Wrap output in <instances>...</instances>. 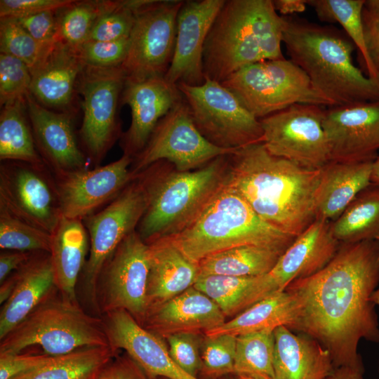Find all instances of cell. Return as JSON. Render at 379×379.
Listing matches in <instances>:
<instances>
[{
    "instance_id": "obj_1",
    "label": "cell",
    "mask_w": 379,
    "mask_h": 379,
    "mask_svg": "<svg viewBox=\"0 0 379 379\" xmlns=\"http://www.w3.org/2000/svg\"><path fill=\"white\" fill-rule=\"evenodd\" d=\"M379 286V241L340 244L331 260L313 275L285 288L294 305L288 328L318 341L334 368L363 364L361 340L379 343L370 298Z\"/></svg>"
},
{
    "instance_id": "obj_2",
    "label": "cell",
    "mask_w": 379,
    "mask_h": 379,
    "mask_svg": "<svg viewBox=\"0 0 379 379\" xmlns=\"http://www.w3.org/2000/svg\"><path fill=\"white\" fill-rule=\"evenodd\" d=\"M321 168L307 169L276 157L262 142L228 155L229 183L260 218L295 237L316 219Z\"/></svg>"
},
{
    "instance_id": "obj_3",
    "label": "cell",
    "mask_w": 379,
    "mask_h": 379,
    "mask_svg": "<svg viewBox=\"0 0 379 379\" xmlns=\"http://www.w3.org/2000/svg\"><path fill=\"white\" fill-rule=\"evenodd\" d=\"M283 18L282 43L289 60L332 106L379 100V80L365 76L355 66L356 46L345 33L294 15Z\"/></svg>"
},
{
    "instance_id": "obj_4",
    "label": "cell",
    "mask_w": 379,
    "mask_h": 379,
    "mask_svg": "<svg viewBox=\"0 0 379 379\" xmlns=\"http://www.w3.org/2000/svg\"><path fill=\"white\" fill-rule=\"evenodd\" d=\"M284 25L272 0H225L205 41V77L221 83L244 67L285 58Z\"/></svg>"
},
{
    "instance_id": "obj_5",
    "label": "cell",
    "mask_w": 379,
    "mask_h": 379,
    "mask_svg": "<svg viewBox=\"0 0 379 379\" xmlns=\"http://www.w3.org/2000/svg\"><path fill=\"white\" fill-rule=\"evenodd\" d=\"M228 155L185 172L160 161L147 168L150 173L137 175L148 198L138 231L146 244L177 234L194 222L226 181Z\"/></svg>"
},
{
    "instance_id": "obj_6",
    "label": "cell",
    "mask_w": 379,
    "mask_h": 379,
    "mask_svg": "<svg viewBox=\"0 0 379 379\" xmlns=\"http://www.w3.org/2000/svg\"><path fill=\"white\" fill-rule=\"evenodd\" d=\"M190 260L240 246H258L284 253L295 237L267 223L227 178L199 217L180 233L168 237Z\"/></svg>"
},
{
    "instance_id": "obj_7",
    "label": "cell",
    "mask_w": 379,
    "mask_h": 379,
    "mask_svg": "<svg viewBox=\"0 0 379 379\" xmlns=\"http://www.w3.org/2000/svg\"><path fill=\"white\" fill-rule=\"evenodd\" d=\"M35 345L53 357L83 347L110 346L102 317L62 297L58 289L0 340V354L18 353Z\"/></svg>"
},
{
    "instance_id": "obj_8",
    "label": "cell",
    "mask_w": 379,
    "mask_h": 379,
    "mask_svg": "<svg viewBox=\"0 0 379 379\" xmlns=\"http://www.w3.org/2000/svg\"><path fill=\"white\" fill-rule=\"evenodd\" d=\"M221 84L258 119L295 104L332 106L314 88L305 72L285 58L244 67Z\"/></svg>"
},
{
    "instance_id": "obj_9",
    "label": "cell",
    "mask_w": 379,
    "mask_h": 379,
    "mask_svg": "<svg viewBox=\"0 0 379 379\" xmlns=\"http://www.w3.org/2000/svg\"><path fill=\"white\" fill-rule=\"evenodd\" d=\"M147 205V192L136 176L109 206L83 220L88 231L90 249L79 279L78 293L91 314L101 317L97 303V285L102 267L124 238L135 230Z\"/></svg>"
},
{
    "instance_id": "obj_10",
    "label": "cell",
    "mask_w": 379,
    "mask_h": 379,
    "mask_svg": "<svg viewBox=\"0 0 379 379\" xmlns=\"http://www.w3.org/2000/svg\"><path fill=\"white\" fill-rule=\"evenodd\" d=\"M177 86L197 128L213 145L237 149L262 142L260 120L220 82L206 78L199 86L180 83Z\"/></svg>"
},
{
    "instance_id": "obj_11",
    "label": "cell",
    "mask_w": 379,
    "mask_h": 379,
    "mask_svg": "<svg viewBox=\"0 0 379 379\" xmlns=\"http://www.w3.org/2000/svg\"><path fill=\"white\" fill-rule=\"evenodd\" d=\"M183 2L147 0L138 8L121 66L126 80L164 77L173 56L177 18Z\"/></svg>"
},
{
    "instance_id": "obj_12",
    "label": "cell",
    "mask_w": 379,
    "mask_h": 379,
    "mask_svg": "<svg viewBox=\"0 0 379 379\" xmlns=\"http://www.w3.org/2000/svg\"><path fill=\"white\" fill-rule=\"evenodd\" d=\"M321 106L295 104L259 119L267 151L301 167L317 170L331 161Z\"/></svg>"
},
{
    "instance_id": "obj_13",
    "label": "cell",
    "mask_w": 379,
    "mask_h": 379,
    "mask_svg": "<svg viewBox=\"0 0 379 379\" xmlns=\"http://www.w3.org/2000/svg\"><path fill=\"white\" fill-rule=\"evenodd\" d=\"M235 150L208 142L194 125L183 98L159 121L145 148L134 157L132 172L137 176L160 161H168L178 171H191Z\"/></svg>"
},
{
    "instance_id": "obj_14",
    "label": "cell",
    "mask_w": 379,
    "mask_h": 379,
    "mask_svg": "<svg viewBox=\"0 0 379 379\" xmlns=\"http://www.w3.org/2000/svg\"><path fill=\"white\" fill-rule=\"evenodd\" d=\"M148 246L135 230L102 268L97 285L100 316L124 310L141 325L147 311Z\"/></svg>"
},
{
    "instance_id": "obj_15",
    "label": "cell",
    "mask_w": 379,
    "mask_h": 379,
    "mask_svg": "<svg viewBox=\"0 0 379 379\" xmlns=\"http://www.w3.org/2000/svg\"><path fill=\"white\" fill-rule=\"evenodd\" d=\"M126 77L121 67L96 68L85 66L77 83L82 96V142L90 158L99 164L119 134L117 109Z\"/></svg>"
},
{
    "instance_id": "obj_16",
    "label": "cell",
    "mask_w": 379,
    "mask_h": 379,
    "mask_svg": "<svg viewBox=\"0 0 379 379\" xmlns=\"http://www.w3.org/2000/svg\"><path fill=\"white\" fill-rule=\"evenodd\" d=\"M42 168L43 164L4 161L0 168V206L52 234L62 215L56 185Z\"/></svg>"
},
{
    "instance_id": "obj_17",
    "label": "cell",
    "mask_w": 379,
    "mask_h": 379,
    "mask_svg": "<svg viewBox=\"0 0 379 379\" xmlns=\"http://www.w3.org/2000/svg\"><path fill=\"white\" fill-rule=\"evenodd\" d=\"M124 154L107 165L58 174L55 182L62 215L83 220L101 205L115 199L135 178Z\"/></svg>"
},
{
    "instance_id": "obj_18",
    "label": "cell",
    "mask_w": 379,
    "mask_h": 379,
    "mask_svg": "<svg viewBox=\"0 0 379 379\" xmlns=\"http://www.w3.org/2000/svg\"><path fill=\"white\" fill-rule=\"evenodd\" d=\"M322 126L331 161L374 160L379 150V100L324 110Z\"/></svg>"
},
{
    "instance_id": "obj_19",
    "label": "cell",
    "mask_w": 379,
    "mask_h": 379,
    "mask_svg": "<svg viewBox=\"0 0 379 379\" xmlns=\"http://www.w3.org/2000/svg\"><path fill=\"white\" fill-rule=\"evenodd\" d=\"M225 0L184 1L177 18L173 56L164 76L169 83L202 84L203 53L206 37Z\"/></svg>"
},
{
    "instance_id": "obj_20",
    "label": "cell",
    "mask_w": 379,
    "mask_h": 379,
    "mask_svg": "<svg viewBox=\"0 0 379 379\" xmlns=\"http://www.w3.org/2000/svg\"><path fill=\"white\" fill-rule=\"evenodd\" d=\"M102 319L110 347L124 350L149 379H199L175 363L164 338L145 328L127 311H112Z\"/></svg>"
},
{
    "instance_id": "obj_21",
    "label": "cell",
    "mask_w": 379,
    "mask_h": 379,
    "mask_svg": "<svg viewBox=\"0 0 379 379\" xmlns=\"http://www.w3.org/2000/svg\"><path fill=\"white\" fill-rule=\"evenodd\" d=\"M182 99L177 85L164 77L126 79L121 103L130 107L131 121L121 138L124 154L134 158L141 152L159 121Z\"/></svg>"
},
{
    "instance_id": "obj_22",
    "label": "cell",
    "mask_w": 379,
    "mask_h": 379,
    "mask_svg": "<svg viewBox=\"0 0 379 379\" xmlns=\"http://www.w3.org/2000/svg\"><path fill=\"white\" fill-rule=\"evenodd\" d=\"M340 243L331 230V222L315 220L281 255L273 269L263 277L267 296L284 291L294 280L313 275L334 257Z\"/></svg>"
},
{
    "instance_id": "obj_23",
    "label": "cell",
    "mask_w": 379,
    "mask_h": 379,
    "mask_svg": "<svg viewBox=\"0 0 379 379\" xmlns=\"http://www.w3.org/2000/svg\"><path fill=\"white\" fill-rule=\"evenodd\" d=\"M26 106L36 146L56 174L86 168L74 131V114L49 109L30 93Z\"/></svg>"
},
{
    "instance_id": "obj_24",
    "label": "cell",
    "mask_w": 379,
    "mask_h": 379,
    "mask_svg": "<svg viewBox=\"0 0 379 379\" xmlns=\"http://www.w3.org/2000/svg\"><path fill=\"white\" fill-rule=\"evenodd\" d=\"M226 321L218 305L192 286L173 298L149 307L141 325L165 339L178 333L205 334Z\"/></svg>"
},
{
    "instance_id": "obj_25",
    "label": "cell",
    "mask_w": 379,
    "mask_h": 379,
    "mask_svg": "<svg viewBox=\"0 0 379 379\" xmlns=\"http://www.w3.org/2000/svg\"><path fill=\"white\" fill-rule=\"evenodd\" d=\"M84 67L77 53L58 41L30 69L29 93L49 109L74 114V96Z\"/></svg>"
},
{
    "instance_id": "obj_26",
    "label": "cell",
    "mask_w": 379,
    "mask_h": 379,
    "mask_svg": "<svg viewBox=\"0 0 379 379\" xmlns=\"http://www.w3.org/2000/svg\"><path fill=\"white\" fill-rule=\"evenodd\" d=\"M147 244L148 310L194 286L199 278L200 269L199 262L188 258L168 237Z\"/></svg>"
},
{
    "instance_id": "obj_27",
    "label": "cell",
    "mask_w": 379,
    "mask_h": 379,
    "mask_svg": "<svg viewBox=\"0 0 379 379\" xmlns=\"http://www.w3.org/2000/svg\"><path fill=\"white\" fill-rule=\"evenodd\" d=\"M15 273V286L0 312V340L57 290L50 253L34 252Z\"/></svg>"
},
{
    "instance_id": "obj_28",
    "label": "cell",
    "mask_w": 379,
    "mask_h": 379,
    "mask_svg": "<svg viewBox=\"0 0 379 379\" xmlns=\"http://www.w3.org/2000/svg\"><path fill=\"white\" fill-rule=\"evenodd\" d=\"M274 335L275 379H325L333 372L330 353L316 340L284 326L276 328Z\"/></svg>"
},
{
    "instance_id": "obj_29",
    "label": "cell",
    "mask_w": 379,
    "mask_h": 379,
    "mask_svg": "<svg viewBox=\"0 0 379 379\" xmlns=\"http://www.w3.org/2000/svg\"><path fill=\"white\" fill-rule=\"evenodd\" d=\"M86 230L83 220L62 216L52 234L50 255L55 286L62 297L75 302H79L77 288L90 249Z\"/></svg>"
},
{
    "instance_id": "obj_30",
    "label": "cell",
    "mask_w": 379,
    "mask_h": 379,
    "mask_svg": "<svg viewBox=\"0 0 379 379\" xmlns=\"http://www.w3.org/2000/svg\"><path fill=\"white\" fill-rule=\"evenodd\" d=\"M374 160L326 164L321 168L316 197V218L335 220L357 194L371 184Z\"/></svg>"
},
{
    "instance_id": "obj_31",
    "label": "cell",
    "mask_w": 379,
    "mask_h": 379,
    "mask_svg": "<svg viewBox=\"0 0 379 379\" xmlns=\"http://www.w3.org/2000/svg\"><path fill=\"white\" fill-rule=\"evenodd\" d=\"M118 353L110 346L83 347L51 357L40 367L13 379H98Z\"/></svg>"
},
{
    "instance_id": "obj_32",
    "label": "cell",
    "mask_w": 379,
    "mask_h": 379,
    "mask_svg": "<svg viewBox=\"0 0 379 379\" xmlns=\"http://www.w3.org/2000/svg\"><path fill=\"white\" fill-rule=\"evenodd\" d=\"M294 305L286 291L274 293L255 302L220 326L204 335L229 334L234 336L265 329L290 326L293 319Z\"/></svg>"
},
{
    "instance_id": "obj_33",
    "label": "cell",
    "mask_w": 379,
    "mask_h": 379,
    "mask_svg": "<svg viewBox=\"0 0 379 379\" xmlns=\"http://www.w3.org/2000/svg\"><path fill=\"white\" fill-rule=\"evenodd\" d=\"M282 253L258 246H240L210 254L199 262L200 276L257 277L269 273Z\"/></svg>"
},
{
    "instance_id": "obj_34",
    "label": "cell",
    "mask_w": 379,
    "mask_h": 379,
    "mask_svg": "<svg viewBox=\"0 0 379 379\" xmlns=\"http://www.w3.org/2000/svg\"><path fill=\"white\" fill-rule=\"evenodd\" d=\"M29 120L26 98L1 107L0 114V159L43 164L36 149Z\"/></svg>"
},
{
    "instance_id": "obj_35",
    "label": "cell",
    "mask_w": 379,
    "mask_h": 379,
    "mask_svg": "<svg viewBox=\"0 0 379 379\" xmlns=\"http://www.w3.org/2000/svg\"><path fill=\"white\" fill-rule=\"evenodd\" d=\"M331 230L340 244L379 241V186L371 183L359 192L331 222Z\"/></svg>"
},
{
    "instance_id": "obj_36",
    "label": "cell",
    "mask_w": 379,
    "mask_h": 379,
    "mask_svg": "<svg viewBox=\"0 0 379 379\" xmlns=\"http://www.w3.org/2000/svg\"><path fill=\"white\" fill-rule=\"evenodd\" d=\"M258 277L201 276L194 286L212 299L226 318H233L258 301Z\"/></svg>"
},
{
    "instance_id": "obj_37",
    "label": "cell",
    "mask_w": 379,
    "mask_h": 379,
    "mask_svg": "<svg viewBox=\"0 0 379 379\" xmlns=\"http://www.w3.org/2000/svg\"><path fill=\"white\" fill-rule=\"evenodd\" d=\"M322 22L340 24L347 36L352 41L366 67L367 77L379 80L366 50L362 9L365 0H307Z\"/></svg>"
},
{
    "instance_id": "obj_38",
    "label": "cell",
    "mask_w": 379,
    "mask_h": 379,
    "mask_svg": "<svg viewBox=\"0 0 379 379\" xmlns=\"http://www.w3.org/2000/svg\"><path fill=\"white\" fill-rule=\"evenodd\" d=\"M114 0L75 1L56 11L59 41L76 53L90 36L99 17Z\"/></svg>"
},
{
    "instance_id": "obj_39",
    "label": "cell",
    "mask_w": 379,
    "mask_h": 379,
    "mask_svg": "<svg viewBox=\"0 0 379 379\" xmlns=\"http://www.w3.org/2000/svg\"><path fill=\"white\" fill-rule=\"evenodd\" d=\"M274 330L265 329L237 336L234 374L265 375L275 379Z\"/></svg>"
},
{
    "instance_id": "obj_40",
    "label": "cell",
    "mask_w": 379,
    "mask_h": 379,
    "mask_svg": "<svg viewBox=\"0 0 379 379\" xmlns=\"http://www.w3.org/2000/svg\"><path fill=\"white\" fill-rule=\"evenodd\" d=\"M52 234L18 218L0 206V248L1 250L48 252Z\"/></svg>"
},
{
    "instance_id": "obj_41",
    "label": "cell",
    "mask_w": 379,
    "mask_h": 379,
    "mask_svg": "<svg viewBox=\"0 0 379 379\" xmlns=\"http://www.w3.org/2000/svg\"><path fill=\"white\" fill-rule=\"evenodd\" d=\"M53 45L38 42L15 19L0 18V53L20 60L29 69L41 60Z\"/></svg>"
},
{
    "instance_id": "obj_42",
    "label": "cell",
    "mask_w": 379,
    "mask_h": 379,
    "mask_svg": "<svg viewBox=\"0 0 379 379\" xmlns=\"http://www.w3.org/2000/svg\"><path fill=\"white\" fill-rule=\"evenodd\" d=\"M237 336L204 335L201 347L199 379H220L234 373Z\"/></svg>"
},
{
    "instance_id": "obj_43",
    "label": "cell",
    "mask_w": 379,
    "mask_h": 379,
    "mask_svg": "<svg viewBox=\"0 0 379 379\" xmlns=\"http://www.w3.org/2000/svg\"><path fill=\"white\" fill-rule=\"evenodd\" d=\"M146 1H114L97 20L88 40L109 41L129 38L136 12Z\"/></svg>"
},
{
    "instance_id": "obj_44",
    "label": "cell",
    "mask_w": 379,
    "mask_h": 379,
    "mask_svg": "<svg viewBox=\"0 0 379 379\" xmlns=\"http://www.w3.org/2000/svg\"><path fill=\"white\" fill-rule=\"evenodd\" d=\"M32 74L20 60L0 53V105L25 99L29 93Z\"/></svg>"
},
{
    "instance_id": "obj_45",
    "label": "cell",
    "mask_w": 379,
    "mask_h": 379,
    "mask_svg": "<svg viewBox=\"0 0 379 379\" xmlns=\"http://www.w3.org/2000/svg\"><path fill=\"white\" fill-rule=\"evenodd\" d=\"M129 48V38L117 41L88 40L77 53L85 66L96 68L121 67Z\"/></svg>"
},
{
    "instance_id": "obj_46",
    "label": "cell",
    "mask_w": 379,
    "mask_h": 379,
    "mask_svg": "<svg viewBox=\"0 0 379 379\" xmlns=\"http://www.w3.org/2000/svg\"><path fill=\"white\" fill-rule=\"evenodd\" d=\"M204 334L178 333L165 338L169 354L185 373L198 378L201 369V347Z\"/></svg>"
},
{
    "instance_id": "obj_47",
    "label": "cell",
    "mask_w": 379,
    "mask_h": 379,
    "mask_svg": "<svg viewBox=\"0 0 379 379\" xmlns=\"http://www.w3.org/2000/svg\"><path fill=\"white\" fill-rule=\"evenodd\" d=\"M55 12L46 11L15 20L35 40L49 46L59 41Z\"/></svg>"
},
{
    "instance_id": "obj_48",
    "label": "cell",
    "mask_w": 379,
    "mask_h": 379,
    "mask_svg": "<svg viewBox=\"0 0 379 379\" xmlns=\"http://www.w3.org/2000/svg\"><path fill=\"white\" fill-rule=\"evenodd\" d=\"M73 0H1L0 18L18 19L46 11H56Z\"/></svg>"
},
{
    "instance_id": "obj_49",
    "label": "cell",
    "mask_w": 379,
    "mask_h": 379,
    "mask_svg": "<svg viewBox=\"0 0 379 379\" xmlns=\"http://www.w3.org/2000/svg\"><path fill=\"white\" fill-rule=\"evenodd\" d=\"M51 357L43 352L0 354V379H13L39 368Z\"/></svg>"
},
{
    "instance_id": "obj_50",
    "label": "cell",
    "mask_w": 379,
    "mask_h": 379,
    "mask_svg": "<svg viewBox=\"0 0 379 379\" xmlns=\"http://www.w3.org/2000/svg\"><path fill=\"white\" fill-rule=\"evenodd\" d=\"M362 22L366 50L379 75V0H365Z\"/></svg>"
},
{
    "instance_id": "obj_51",
    "label": "cell",
    "mask_w": 379,
    "mask_h": 379,
    "mask_svg": "<svg viewBox=\"0 0 379 379\" xmlns=\"http://www.w3.org/2000/svg\"><path fill=\"white\" fill-rule=\"evenodd\" d=\"M98 379H149L142 368L126 353L119 354L105 368Z\"/></svg>"
},
{
    "instance_id": "obj_52",
    "label": "cell",
    "mask_w": 379,
    "mask_h": 379,
    "mask_svg": "<svg viewBox=\"0 0 379 379\" xmlns=\"http://www.w3.org/2000/svg\"><path fill=\"white\" fill-rule=\"evenodd\" d=\"M34 252L4 250L0 254V283L20 267Z\"/></svg>"
},
{
    "instance_id": "obj_53",
    "label": "cell",
    "mask_w": 379,
    "mask_h": 379,
    "mask_svg": "<svg viewBox=\"0 0 379 379\" xmlns=\"http://www.w3.org/2000/svg\"><path fill=\"white\" fill-rule=\"evenodd\" d=\"M273 5L277 13L282 16L293 15L294 13L303 12L307 0H274Z\"/></svg>"
},
{
    "instance_id": "obj_54",
    "label": "cell",
    "mask_w": 379,
    "mask_h": 379,
    "mask_svg": "<svg viewBox=\"0 0 379 379\" xmlns=\"http://www.w3.org/2000/svg\"><path fill=\"white\" fill-rule=\"evenodd\" d=\"M364 367L357 366H343L334 368L333 372L325 379H364Z\"/></svg>"
},
{
    "instance_id": "obj_55",
    "label": "cell",
    "mask_w": 379,
    "mask_h": 379,
    "mask_svg": "<svg viewBox=\"0 0 379 379\" xmlns=\"http://www.w3.org/2000/svg\"><path fill=\"white\" fill-rule=\"evenodd\" d=\"M17 276L15 271L11 274L1 284L0 287V303L4 304L12 294L15 286Z\"/></svg>"
},
{
    "instance_id": "obj_56",
    "label": "cell",
    "mask_w": 379,
    "mask_h": 379,
    "mask_svg": "<svg viewBox=\"0 0 379 379\" xmlns=\"http://www.w3.org/2000/svg\"><path fill=\"white\" fill-rule=\"evenodd\" d=\"M371 182L379 186V156H377L373 162Z\"/></svg>"
},
{
    "instance_id": "obj_57",
    "label": "cell",
    "mask_w": 379,
    "mask_h": 379,
    "mask_svg": "<svg viewBox=\"0 0 379 379\" xmlns=\"http://www.w3.org/2000/svg\"><path fill=\"white\" fill-rule=\"evenodd\" d=\"M370 300L372 302H373L375 305L379 306V286L378 288L373 291L372 293Z\"/></svg>"
},
{
    "instance_id": "obj_58",
    "label": "cell",
    "mask_w": 379,
    "mask_h": 379,
    "mask_svg": "<svg viewBox=\"0 0 379 379\" xmlns=\"http://www.w3.org/2000/svg\"><path fill=\"white\" fill-rule=\"evenodd\" d=\"M241 379H273L265 375H241L239 376Z\"/></svg>"
},
{
    "instance_id": "obj_59",
    "label": "cell",
    "mask_w": 379,
    "mask_h": 379,
    "mask_svg": "<svg viewBox=\"0 0 379 379\" xmlns=\"http://www.w3.org/2000/svg\"><path fill=\"white\" fill-rule=\"evenodd\" d=\"M220 379H241V378L239 375L234 373H231V374H228L225 376H222Z\"/></svg>"
},
{
    "instance_id": "obj_60",
    "label": "cell",
    "mask_w": 379,
    "mask_h": 379,
    "mask_svg": "<svg viewBox=\"0 0 379 379\" xmlns=\"http://www.w3.org/2000/svg\"><path fill=\"white\" fill-rule=\"evenodd\" d=\"M155 379H168V378H164V377H159V378H157Z\"/></svg>"
},
{
    "instance_id": "obj_61",
    "label": "cell",
    "mask_w": 379,
    "mask_h": 379,
    "mask_svg": "<svg viewBox=\"0 0 379 379\" xmlns=\"http://www.w3.org/2000/svg\"><path fill=\"white\" fill-rule=\"evenodd\" d=\"M378 373H379V361H378Z\"/></svg>"
}]
</instances>
